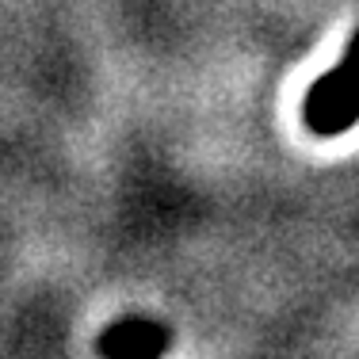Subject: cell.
<instances>
[{"mask_svg": "<svg viewBox=\"0 0 359 359\" xmlns=\"http://www.w3.org/2000/svg\"><path fill=\"white\" fill-rule=\"evenodd\" d=\"M168 332L161 325H149V321H126V325H115L111 332H104L100 340V352L107 359H161L168 352Z\"/></svg>", "mask_w": 359, "mask_h": 359, "instance_id": "cell-2", "label": "cell"}, {"mask_svg": "<svg viewBox=\"0 0 359 359\" xmlns=\"http://www.w3.org/2000/svg\"><path fill=\"white\" fill-rule=\"evenodd\" d=\"M355 123H359V76L352 81V88L344 92V100L337 104V111L329 115V123L321 126V134H318V138H337V134L352 130Z\"/></svg>", "mask_w": 359, "mask_h": 359, "instance_id": "cell-3", "label": "cell"}, {"mask_svg": "<svg viewBox=\"0 0 359 359\" xmlns=\"http://www.w3.org/2000/svg\"><path fill=\"white\" fill-rule=\"evenodd\" d=\"M355 76H359V31L348 39L340 62L332 65L325 76H318L310 88H306V100H302V123H306V130L321 134V126L329 123V115L337 111V104L344 100V92L352 88Z\"/></svg>", "mask_w": 359, "mask_h": 359, "instance_id": "cell-1", "label": "cell"}]
</instances>
